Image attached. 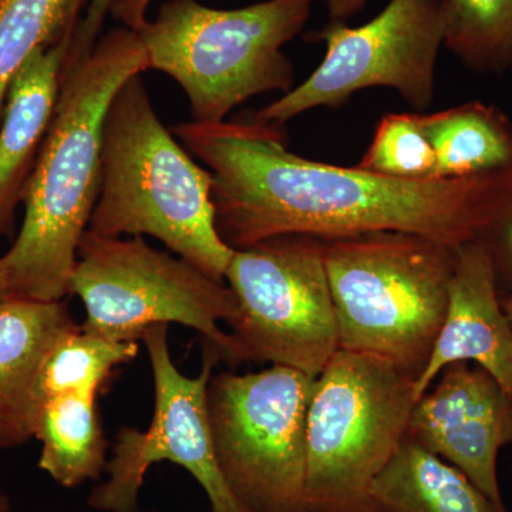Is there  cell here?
<instances>
[{
  "label": "cell",
  "instance_id": "6da1fadb",
  "mask_svg": "<svg viewBox=\"0 0 512 512\" xmlns=\"http://www.w3.org/2000/svg\"><path fill=\"white\" fill-rule=\"evenodd\" d=\"M173 134L212 175L215 225L229 248L285 235L330 241L369 232L419 235L458 248L474 239L493 173L400 180L293 154L282 127L183 123Z\"/></svg>",
  "mask_w": 512,
  "mask_h": 512
},
{
  "label": "cell",
  "instance_id": "7a4b0ae2",
  "mask_svg": "<svg viewBox=\"0 0 512 512\" xmlns=\"http://www.w3.org/2000/svg\"><path fill=\"white\" fill-rule=\"evenodd\" d=\"M147 70L140 37L124 26L101 36L89 55L64 62L52 123L23 192L22 228L2 256L9 296L56 302L69 295L99 200L107 110L120 87Z\"/></svg>",
  "mask_w": 512,
  "mask_h": 512
},
{
  "label": "cell",
  "instance_id": "3957f363",
  "mask_svg": "<svg viewBox=\"0 0 512 512\" xmlns=\"http://www.w3.org/2000/svg\"><path fill=\"white\" fill-rule=\"evenodd\" d=\"M140 76L120 87L107 110L100 195L87 231L114 238L148 235L225 281L235 249L215 225L212 175L164 126Z\"/></svg>",
  "mask_w": 512,
  "mask_h": 512
},
{
  "label": "cell",
  "instance_id": "277c9868",
  "mask_svg": "<svg viewBox=\"0 0 512 512\" xmlns=\"http://www.w3.org/2000/svg\"><path fill=\"white\" fill-rule=\"evenodd\" d=\"M456 249L392 231L325 241L339 349L382 357L417 379L446 322Z\"/></svg>",
  "mask_w": 512,
  "mask_h": 512
},
{
  "label": "cell",
  "instance_id": "5b68a950",
  "mask_svg": "<svg viewBox=\"0 0 512 512\" xmlns=\"http://www.w3.org/2000/svg\"><path fill=\"white\" fill-rule=\"evenodd\" d=\"M313 0H265L215 9L198 0H168L137 35L148 70L180 84L195 123H221L251 97L295 82L284 53L311 18Z\"/></svg>",
  "mask_w": 512,
  "mask_h": 512
},
{
  "label": "cell",
  "instance_id": "8992f818",
  "mask_svg": "<svg viewBox=\"0 0 512 512\" xmlns=\"http://www.w3.org/2000/svg\"><path fill=\"white\" fill-rule=\"evenodd\" d=\"M416 377L339 349L315 379L306 419V512H379L376 478L406 437Z\"/></svg>",
  "mask_w": 512,
  "mask_h": 512
},
{
  "label": "cell",
  "instance_id": "52a82bcc",
  "mask_svg": "<svg viewBox=\"0 0 512 512\" xmlns=\"http://www.w3.org/2000/svg\"><path fill=\"white\" fill-rule=\"evenodd\" d=\"M224 279L238 311L220 360L269 363L316 379L339 350L325 241L285 235L237 249Z\"/></svg>",
  "mask_w": 512,
  "mask_h": 512
},
{
  "label": "cell",
  "instance_id": "ba28073f",
  "mask_svg": "<svg viewBox=\"0 0 512 512\" xmlns=\"http://www.w3.org/2000/svg\"><path fill=\"white\" fill-rule=\"evenodd\" d=\"M69 293L82 299V329L123 342H140L156 325L187 326L217 352L227 348L220 323L238 303L218 281L180 256L151 247L144 237H100L86 231L77 249Z\"/></svg>",
  "mask_w": 512,
  "mask_h": 512
},
{
  "label": "cell",
  "instance_id": "9c48e42d",
  "mask_svg": "<svg viewBox=\"0 0 512 512\" xmlns=\"http://www.w3.org/2000/svg\"><path fill=\"white\" fill-rule=\"evenodd\" d=\"M315 379L289 367L212 373L208 414L222 476L249 512H306V419Z\"/></svg>",
  "mask_w": 512,
  "mask_h": 512
},
{
  "label": "cell",
  "instance_id": "30bf717a",
  "mask_svg": "<svg viewBox=\"0 0 512 512\" xmlns=\"http://www.w3.org/2000/svg\"><path fill=\"white\" fill-rule=\"evenodd\" d=\"M312 40L325 43L323 62L305 82L259 110V123L284 127L318 107L339 109L372 87L396 90L417 113L433 103L443 46L440 0H390L365 25L349 28L330 20Z\"/></svg>",
  "mask_w": 512,
  "mask_h": 512
},
{
  "label": "cell",
  "instance_id": "8fae6325",
  "mask_svg": "<svg viewBox=\"0 0 512 512\" xmlns=\"http://www.w3.org/2000/svg\"><path fill=\"white\" fill-rule=\"evenodd\" d=\"M154 380V414L146 430L121 427L107 461L106 478L87 498L97 512H138L148 470L156 463L184 468L207 494L211 512H249L222 476L212 440L207 389L218 355L205 345L200 375H184L175 366L168 325L143 336Z\"/></svg>",
  "mask_w": 512,
  "mask_h": 512
},
{
  "label": "cell",
  "instance_id": "7c38bea8",
  "mask_svg": "<svg viewBox=\"0 0 512 512\" xmlns=\"http://www.w3.org/2000/svg\"><path fill=\"white\" fill-rule=\"evenodd\" d=\"M406 437L464 474L500 510L508 511L498 481V454L512 444V402L481 367H444L414 403Z\"/></svg>",
  "mask_w": 512,
  "mask_h": 512
},
{
  "label": "cell",
  "instance_id": "4fadbf2b",
  "mask_svg": "<svg viewBox=\"0 0 512 512\" xmlns=\"http://www.w3.org/2000/svg\"><path fill=\"white\" fill-rule=\"evenodd\" d=\"M454 362L481 367L512 402V330L501 308L488 256L476 242L456 249L446 322L414 383L416 400Z\"/></svg>",
  "mask_w": 512,
  "mask_h": 512
},
{
  "label": "cell",
  "instance_id": "5bb4252c",
  "mask_svg": "<svg viewBox=\"0 0 512 512\" xmlns=\"http://www.w3.org/2000/svg\"><path fill=\"white\" fill-rule=\"evenodd\" d=\"M79 326L63 301L0 299V451L35 439L43 363Z\"/></svg>",
  "mask_w": 512,
  "mask_h": 512
},
{
  "label": "cell",
  "instance_id": "9a60e30c",
  "mask_svg": "<svg viewBox=\"0 0 512 512\" xmlns=\"http://www.w3.org/2000/svg\"><path fill=\"white\" fill-rule=\"evenodd\" d=\"M74 35V33H73ZM72 36L37 50L10 83L0 120V237L9 234L52 123Z\"/></svg>",
  "mask_w": 512,
  "mask_h": 512
},
{
  "label": "cell",
  "instance_id": "2e32d148",
  "mask_svg": "<svg viewBox=\"0 0 512 512\" xmlns=\"http://www.w3.org/2000/svg\"><path fill=\"white\" fill-rule=\"evenodd\" d=\"M379 512H510L458 468L404 437L372 487Z\"/></svg>",
  "mask_w": 512,
  "mask_h": 512
},
{
  "label": "cell",
  "instance_id": "e0dca14e",
  "mask_svg": "<svg viewBox=\"0 0 512 512\" xmlns=\"http://www.w3.org/2000/svg\"><path fill=\"white\" fill-rule=\"evenodd\" d=\"M35 439L40 441V470L64 488L99 480L106 471L107 440L96 396L47 397L37 414Z\"/></svg>",
  "mask_w": 512,
  "mask_h": 512
},
{
  "label": "cell",
  "instance_id": "ac0fdd59",
  "mask_svg": "<svg viewBox=\"0 0 512 512\" xmlns=\"http://www.w3.org/2000/svg\"><path fill=\"white\" fill-rule=\"evenodd\" d=\"M436 156V180L467 178L512 167V123L481 101L433 114L420 113Z\"/></svg>",
  "mask_w": 512,
  "mask_h": 512
},
{
  "label": "cell",
  "instance_id": "d6986e66",
  "mask_svg": "<svg viewBox=\"0 0 512 512\" xmlns=\"http://www.w3.org/2000/svg\"><path fill=\"white\" fill-rule=\"evenodd\" d=\"M443 46L470 72L512 67V0H440Z\"/></svg>",
  "mask_w": 512,
  "mask_h": 512
},
{
  "label": "cell",
  "instance_id": "ffe728a7",
  "mask_svg": "<svg viewBox=\"0 0 512 512\" xmlns=\"http://www.w3.org/2000/svg\"><path fill=\"white\" fill-rule=\"evenodd\" d=\"M87 0H0V120L10 83L37 50L72 36Z\"/></svg>",
  "mask_w": 512,
  "mask_h": 512
},
{
  "label": "cell",
  "instance_id": "44dd1931",
  "mask_svg": "<svg viewBox=\"0 0 512 512\" xmlns=\"http://www.w3.org/2000/svg\"><path fill=\"white\" fill-rule=\"evenodd\" d=\"M138 350V342L109 339L79 326L47 355L40 372V399L67 393L97 397L114 367L131 362Z\"/></svg>",
  "mask_w": 512,
  "mask_h": 512
},
{
  "label": "cell",
  "instance_id": "7402d4cb",
  "mask_svg": "<svg viewBox=\"0 0 512 512\" xmlns=\"http://www.w3.org/2000/svg\"><path fill=\"white\" fill-rule=\"evenodd\" d=\"M357 167L400 180H436V156L420 113L386 114Z\"/></svg>",
  "mask_w": 512,
  "mask_h": 512
},
{
  "label": "cell",
  "instance_id": "603a6c76",
  "mask_svg": "<svg viewBox=\"0 0 512 512\" xmlns=\"http://www.w3.org/2000/svg\"><path fill=\"white\" fill-rule=\"evenodd\" d=\"M471 242L488 256L500 301L512 299V167L495 171L483 220Z\"/></svg>",
  "mask_w": 512,
  "mask_h": 512
},
{
  "label": "cell",
  "instance_id": "cb8c5ba5",
  "mask_svg": "<svg viewBox=\"0 0 512 512\" xmlns=\"http://www.w3.org/2000/svg\"><path fill=\"white\" fill-rule=\"evenodd\" d=\"M119 0H87L84 15L74 30L72 45L67 53L66 63L76 62L89 55L103 36V26Z\"/></svg>",
  "mask_w": 512,
  "mask_h": 512
},
{
  "label": "cell",
  "instance_id": "d4e9b609",
  "mask_svg": "<svg viewBox=\"0 0 512 512\" xmlns=\"http://www.w3.org/2000/svg\"><path fill=\"white\" fill-rule=\"evenodd\" d=\"M154 0H119L111 10V16L124 28L137 32L147 22V10Z\"/></svg>",
  "mask_w": 512,
  "mask_h": 512
},
{
  "label": "cell",
  "instance_id": "484cf974",
  "mask_svg": "<svg viewBox=\"0 0 512 512\" xmlns=\"http://www.w3.org/2000/svg\"><path fill=\"white\" fill-rule=\"evenodd\" d=\"M328 9L330 20L348 22L350 18L363 10L369 0H323Z\"/></svg>",
  "mask_w": 512,
  "mask_h": 512
},
{
  "label": "cell",
  "instance_id": "4316f807",
  "mask_svg": "<svg viewBox=\"0 0 512 512\" xmlns=\"http://www.w3.org/2000/svg\"><path fill=\"white\" fill-rule=\"evenodd\" d=\"M9 296V276L6 271V266L0 258V299L8 298Z\"/></svg>",
  "mask_w": 512,
  "mask_h": 512
},
{
  "label": "cell",
  "instance_id": "83f0119b",
  "mask_svg": "<svg viewBox=\"0 0 512 512\" xmlns=\"http://www.w3.org/2000/svg\"><path fill=\"white\" fill-rule=\"evenodd\" d=\"M12 511V501L10 497L2 487H0V512Z\"/></svg>",
  "mask_w": 512,
  "mask_h": 512
},
{
  "label": "cell",
  "instance_id": "f1b7e54d",
  "mask_svg": "<svg viewBox=\"0 0 512 512\" xmlns=\"http://www.w3.org/2000/svg\"><path fill=\"white\" fill-rule=\"evenodd\" d=\"M500 302L505 318H507L508 323H510V328L512 330V299H503V301Z\"/></svg>",
  "mask_w": 512,
  "mask_h": 512
},
{
  "label": "cell",
  "instance_id": "f546056e",
  "mask_svg": "<svg viewBox=\"0 0 512 512\" xmlns=\"http://www.w3.org/2000/svg\"><path fill=\"white\" fill-rule=\"evenodd\" d=\"M138 512H143V511H141V510H140V511H138ZM153 512H154V511H153Z\"/></svg>",
  "mask_w": 512,
  "mask_h": 512
}]
</instances>
